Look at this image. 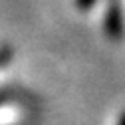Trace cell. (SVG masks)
Returning <instances> with one entry per match:
<instances>
[{
  "label": "cell",
  "mask_w": 125,
  "mask_h": 125,
  "mask_svg": "<svg viewBox=\"0 0 125 125\" xmlns=\"http://www.w3.org/2000/svg\"><path fill=\"white\" fill-rule=\"evenodd\" d=\"M103 30L111 42H121L125 38V12L121 0H107L103 14Z\"/></svg>",
  "instance_id": "6da1fadb"
},
{
  "label": "cell",
  "mask_w": 125,
  "mask_h": 125,
  "mask_svg": "<svg viewBox=\"0 0 125 125\" xmlns=\"http://www.w3.org/2000/svg\"><path fill=\"white\" fill-rule=\"evenodd\" d=\"M95 2H97V0H75V6L80 10H83V12H87L89 8L95 6Z\"/></svg>",
  "instance_id": "7a4b0ae2"
},
{
  "label": "cell",
  "mask_w": 125,
  "mask_h": 125,
  "mask_svg": "<svg viewBox=\"0 0 125 125\" xmlns=\"http://www.w3.org/2000/svg\"><path fill=\"white\" fill-rule=\"evenodd\" d=\"M8 60H10V50H2L0 52V64H4Z\"/></svg>",
  "instance_id": "3957f363"
},
{
  "label": "cell",
  "mask_w": 125,
  "mask_h": 125,
  "mask_svg": "<svg viewBox=\"0 0 125 125\" xmlns=\"http://www.w3.org/2000/svg\"><path fill=\"white\" fill-rule=\"evenodd\" d=\"M117 125H125V111L119 115V119H117Z\"/></svg>",
  "instance_id": "277c9868"
},
{
  "label": "cell",
  "mask_w": 125,
  "mask_h": 125,
  "mask_svg": "<svg viewBox=\"0 0 125 125\" xmlns=\"http://www.w3.org/2000/svg\"><path fill=\"white\" fill-rule=\"evenodd\" d=\"M0 103H4V95H2V93H0Z\"/></svg>",
  "instance_id": "5b68a950"
}]
</instances>
